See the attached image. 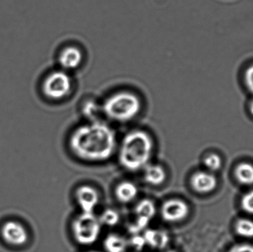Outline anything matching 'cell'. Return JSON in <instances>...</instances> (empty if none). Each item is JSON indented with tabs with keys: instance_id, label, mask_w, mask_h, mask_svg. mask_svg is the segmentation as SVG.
Listing matches in <instances>:
<instances>
[{
	"instance_id": "24",
	"label": "cell",
	"mask_w": 253,
	"mask_h": 252,
	"mask_svg": "<svg viewBox=\"0 0 253 252\" xmlns=\"http://www.w3.org/2000/svg\"><path fill=\"white\" fill-rule=\"evenodd\" d=\"M229 252H253V246L249 244H239L233 247Z\"/></svg>"
},
{
	"instance_id": "11",
	"label": "cell",
	"mask_w": 253,
	"mask_h": 252,
	"mask_svg": "<svg viewBox=\"0 0 253 252\" xmlns=\"http://www.w3.org/2000/svg\"><path fill=\"white\" fill-rule=\"evenodd\" d=\"M142 235L146 246L154 250H163L169 244V235L162 229H147Z\"/></svg>"
},
{
	"instance_id": "23",
	"label": "cell",
	"mask_w": 253,
	"mask_h": 252,
	"mask_svg": "<svg viewBox=\"0 0 253 252\" xmlns=\"http://www.w3.org/2000/svg\"><path fill=\"white\" fill-rule=\"evenodd\" d=\"M245 83L250 91L253 93V65L248 68L245 72Z\"/></svg>"
},
{
	"instance_id": "25",
	"label": "cell",
	"mask_w": 253,
	"mask_h": 252,
	"mask_svg": "<svg viewBox=\"0 0 253 252\" xmlns=\"http://www.w3.org/2000/svg\"><path fill=\"white\" fill-rule=\"evenodd\" d=\"M251 113H252L253 115V102H252V103H251Z\"/></svg>"
},
{
	"instance_id": "26",
	"label": "cell",
	"mask_w": 253,
	"mask_h": 252,
	"mask_svg": "<svg viewBox=\"0 0 253 252\" xmlns=\"http://www.w3.org/2000/svg\"><path fill=\"white\" fill-rule=\"evenodd\" d=\"M165 252H177L174 251V250H168V251H167Z\"/></svg>"
},
{
	"instance_id": "15",
	"label": "cell",
	"mask_w": 253,
	"mask_h": 252,
	"mask_svg": "<svg viewBox=\"0 0 253 252\" xmlns=\"http://www.w3.org/2000/svg\"><path fill=\"white\" fill-rule=\"evenodd\" d=\"M103 246L107 252H126L129 241L123 235L111 233L104 240Z\"/></svg>"
},
{
	"instance_id": "18",
	"label": "cell",
	"mask_w": 253,
	"mask_h": 252,
	"mask_svg": "<svg viewBox=\"0 0 253 252\" xmlns=\"http://www.w3.org/2000/svg\"><path fill=\"white\" fill-rule=\"evenodd\" d=\"M102 111V108L93 101L87 102L83 108V114L89 121H98V116Z\"/></svg>"
},
{
	"instance_id": "6",
	"label": "cell",
	"mask_w": 253,
	"mask_h": 252,
	"mask_svg": "<svg viewBox=\"0 0 253 252\" xmlns=\"http://www.w3.org/2000/svg\"><path fill=\"white\" fill-rule=\"evenodd\" d=\"M72 81L71 77L65 71L52 72L44 80L43 92L52 100H60L71 93Z\"/></svg>"
},
{
	"instance_id": "19",
	"label": "cell",
	"mask_w": 253,
	"mask_h": 252,
	"mask_svg": "<svg viewBox=\"0 0 253 252\" xmlns=\"http://www.w3.org/2000/svg\"><path fill=\"white\" fill-rule=\"evenodd\" d=\"M236 232L243 238H253V221L248 219H241L236 223Z\"/></svg>"
},
{
	"instance_id": "17",
	"label": "cell",
	"mask_w": 253,
	"mask_h": 252,
	"mask_svg": "<svg viewBox=\"0 0 253 252\" xmlns=\"http://www.w3.org/2000/svg\"><path fill=\"white\" fill-rule=\"evenodd\" d=\"M98 217L102 226H108L110 228L117 226L121 220L120 213L114 209H107Z\"/></svg>"
},
{
	"instance_id": "2",
	"label": "cell",
	"mask_w": 253,
	"mask_h": 252,
	"mask_svg": "<svg viewBox=\"0 0 253 252\" xmlns=\"http://www.w3.org/2000/svg\"><path fill=\"white\" fill-rule=\"evenodd\" d=\"M154 150V142L143 130H132L123 137L119 148V162L130 173L144 170L150 164Z\"/></svg>"
},
{
	"instance_id": "9",
	"label": "cell",
	"mask_w": 253,
	"mask_h": 252,
	"mask_svg": "<svg viewBox=\"0 0 253 252\" xmlns=\"http://www.w3.org/2000/svg\"><path fill=\"white\" fill-rule=\"evenodd\" d=\"M74 196L81 213H95L100 203L99 191L90 185L79 186L76 189Z\"/></svg>"
},
{
	"instance_id": "27",
	"label": "cell",
	"mask_w": 253,
	"mask_h": 252,
	"mask_svg": "<svg viewBox=\"0 0 253 252\" xmlns=\"http://www.w3.org/2000/svg\"><path fill=\"white\" fill-rule=\"evenodd\" d=\"M100 252L98 251H87V252Z\"/></svg>"
},
{
	"instance_id": "8",
	"label": "cell",
	"mask_w": 253,
	"mask_h": 252,
	"mask_svg": "<svg viewBox=\"0 0 253 252\" xmlns=\"http://www.w3.org/2000/svg\"><path fill=\"white\" fill-rule=\"evenodd\" d=\"M1 235L7 244L21 247L29 239L26 227L17 220H7L1 227Z\"/></svg>"
},
{
	"instance_id": "12",
	"label": "cell",
	"mask_w": 253,
	"mask_h": 252,
	"mask_svg": "<svg viewBox=\"0 0 253 252\" xmlns=\"http://www.w3.org/2000/svg\"><path fill=\"white\" fill-rule=\"evenodd\" d=\"M83 55L77 47L71 46L65 47L59 56V63L65 70H74L78 68L83 62Z\"/></svg>"
},
{
	"instance_id": "21",
	"label": "cell",
	"mask_w": 253,
	"mask_h": 252,
	"mask_svg": "<svg viewBox=\"0 0 253 252\" xmlns=\"http://www.w3.org/2000/svg\"><path fill=\"white\" fill-rule=\"evenodd\" d=\"M128 241H129V246L133 247L138 251H141L146 247L145 241H144L142 233L131 235L130 239L128 240Z\"/></svg>"
},
{
	"instance_id": "7",
	"label": "cell",
	"mask_w": 253,
	"mask_h": 252,
	"mask_svg": "<svg viewBox=\"0 0 253 252\" xmlns=\"http://www.w3.org/2000/svg\"><path fill=\"white\" fill-rule=\"evenodd\" d=\"M190 213L187 203L179 198L167 200L160 207V216L164 221L175 223L184 220Z\"/></svg>"
},
{
	"instance_id": "3",
	"label": "cell",
	"mask_w": 253,
	"mask_h": 252,
	"mask_svg": "<svg viewBox=\"0 0 253 252\" xmlns=\"http://www.w3.org/2000/svg\"><path fill=\"white\" fill-rule=\"evenodd\" d=\"M141 109L139 98L127 91L119 92L108 97L102 107L103 113L114 121L127 122L134 119Z\"/></svg>"
},
{
	"instance_id": "5",
	"label": "cell",
	"mask_w": 253,
	"mask_h": 252,
	"mask_svg": "<svg viewBox=\"0 0 253 252\" xmlns=\"http://www.w3.org/2000/svg\"><path fill=\"white\" fill-rule=\"evenodd\" d=\"M157 213L156 204L152 200L144 198L137 203L134 208L135 218L128 225V232L130 235L143 233L148 229L150 222Z\"/></svg>"
},
{
	"instance_id": "1",
	"label": "cell",
	"mask_w": 253,
	"mask_h": 252,
	"mask_svg": "<svg viewBox=\"0 0 253 252\" xmlns=\"http://www.w3.org/2000/svg\"><path fill=\"white\" fill-rule=\"evenodd\" d=\"M73 154L87 162L108 161L115 153L117 136L111 126L102 121H89L74 130L69 139Z\"/></svg>"
},
{
	"instance_id": "16",
	"label": "cell",
	"mask_w": 253,
	"mask_h": 252,
	"mask_svg": "<svg viewBox=\"0 0 253 252\" xmlns=\"http://www.w3.org/2000/svg\"><path fill=\"white\" fill-rule=\"evenodd\" d=\"M236 176L242 184H253V165L248 163L239 164L236 170Z\"/></svg>"
},
{
	"instance_id": "10",
	"label": "cell",
	"mask_w": 253,
	"mask_h": 252,
	"mask_svg": "<svg viewBox=\"0 0 253 252\" xmlns=\"http://www.w3.org/2000/svg\"><path fill=\"white\" fill-rule=\"evenodd\" d=\"M192 188L199 193L212 192L217 186V179L209 172L199 171L194 173L190 180Z\"/></svg>"
},
{
	"instance_id": "4",
	"label": "cell",
	"mask_w": 253,
	"mask_h": 252,
	"mask_svg": "<svg viewBox=\"0 0 253 252\" xmlns=\"http://www.w3.org/2000/svg\"><path fill=\"white\" fill-rule=\"evenodd\" d=\"M102 227L95 213H81L73 220V236L80 245L91 246L99 240Z\"/></svg>"
},
{
	"instance_id": "20",
	"label": "cell",
	"mask_w": 253,
	"mask_h": 252,
	"mask_svg": "<svg viewBox=\"0 0 253 252\" xmlns=\"http://www.w3.org/2000/svg\"><path fill=\"white\" fill-rule=\"evenodd\" d=\"M205 165L210 172H215L221 167V159L216 154H211L205 159Z\"/></svg>"
},
{
	"instance_id": "13",
	"label": "cell",
	"mask_w": 253,
	"mask_h": 252,
	"mask_svg": "<svg viewBox=\"0 0 253 252\" xmlns=\"http://www.w3.org/2000/svg\"><path fill=\"white\" fill-rule=\"evenodd\" d=\"M115 196L119 202L129 204L133 202L138 195V187L131 180H123L115 188Z\"/></svg>"
},
{
	"instance_id": "22",
	"label": "cell",
	"mask_w": 253,
	"mask_h": 252,
	"mask_svg": "<svg viewBox=\"0 0 253 252\" xmlns=\"http://www.w3.org/2000/svg\"><path fill=\"white\" fill-rule=\"evenodd\" d=\"M242 206L245 212L253 215V190L250 191L244 195L242 200Z\"/></svg>"
},
{
	"instance_id": "14",
	"label": "cell",
	"mask_w": 253,
	"mask_h": 252,
	"mask_svg": "<svg viewBox=\"0 0 253 252\" xmlns=\"http://www.w3.org/2000/svg\"><path fill=\"white\" fill-rule=\"evenodd\" d=\"M143 170L144 181L150 186H161L166 181L167 172L161 164L150 163Z\"/></svg>"
}]
</instances>
